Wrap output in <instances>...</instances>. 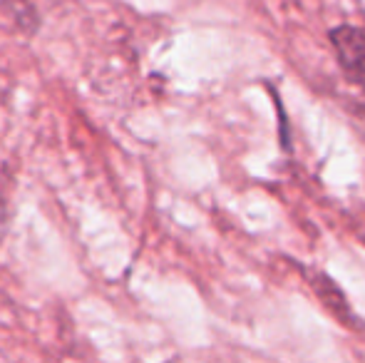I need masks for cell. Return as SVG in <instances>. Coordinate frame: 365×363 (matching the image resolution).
<instances>
[{"instance_id":"obj_1","label":"cell","mask_w":365,"mask_h":363,"mask_svg":"<svg viewBox=\"0 0 365 363\" xmlns=\"http://www.w3.org/2000/svg\"><path fill=\"white\" fill-rule=\"evenodd\" d=\"M331 45L348 83L356 85L365 97V30L353 25H338L331 30Z\"/></svg>"}]
</instances>
